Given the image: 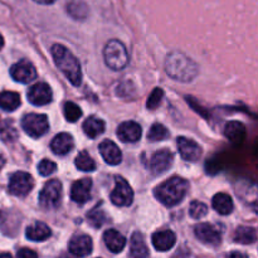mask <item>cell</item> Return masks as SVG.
<instances>
[{
  "instance_id": "6da1fadb",
  "label": "cell",
  "mask_w": 258,
  "mask_h": 258,
  "mask_svg": "<svg viewBox=\"0 0 258 258\" xmlns=\"http://www.w3.org/2000/svg\"><path fill=\"white\" fill-rule=\"evenodd\" d=\"M165 71L173 80L190 82L198 75V66L186 54L179 50H174L166 57Z\"/></svg>"
},
{
  "instance_id": "7a4b0ae2",
  "label": "cell",
  "mask_w": 258,
  "mask_h": 258,
  "mask_svg": "<svg viewBox=\"0 0 258 258\" xmlns=\"http://www.w3.org/2000/svg\"><path fill=\"white\" fill-rule=\"evenodd\" d=\"M52 55L60 72L68 78V81L73 86L78 87L82 83V70H81L80 60L62 44L53 45Z\"/></svg>"
},
{
  "instance_id": "3957f363",
  "label": "cell",
  "mask_w": 258,
  "mask_h": 258,
  "mask_svg": "<svg viewBox=\"0 0 258 258\" xmlns=\"http://www.w3.org/2000/svg\"><path fill=\"white\" fill-rule=\"evenodd\" d=\"M189 183L180 176H173L155 189V197L161 204L174 207L183 201L188 191Z\"/></svg>"
},
{
  "instance_id": "277c9868",
  "label": "cell",
  "mask_w": 258,
  "mask_h": 258,
  "mask_svg": "<svg viewBox=\"0 0 258 258\" xmlns=\"http://www.w3.org/2000/svg\"><path fill=\"white\" fill-rule=\"evenodd\" d=\"M103 58L108 68L121 71L127 66L128 54L123 43L117 39H111L103 49Z\"/></svg>"
},
{
  "instance_id": "5b68a950",
  "label": "cell",
  "mask_w": 258,
  "mask_h": 258,
  "mask_svg": "<svg viewBox=\"0 0 258 258\" xmlns=\"http://www.w3.org/2000/svg\"><path fill=\"white\" fill-rule=\"evenodd\" d=\"M62 201V184L57 179L47 181L39 193V204L45 209H55Z\"/></svg>"
},
{
  "instance_id": "8992f818",
  "label": "cell",
  "mask_w": 258,
  "mask_h": 258,
  "mask_svg": "<svg viewBox=\"0 0 258 258\" xmlns=\"http://www.w3.org/2000/svg\"><path fill=\"white\" fill-rule=\"evenodd\" d=\"M22 127L30 138L38 139L47 134L49 128L48 117L45 115H38V113H28L23 117Z\"/></svg>"
},
{
  "instance_id": "52a82bcc",
  "label": "cell",
  "mask_w": 258,
  "mask_h": 258,
  "mask_svg": "<svg viewBox=\"0 0 258 258\" xmlns=\"http://www.w3.org/2000/svg\"><path fill=\"white\" fill-rule=\"evenodd\" d=\"M34 186V179L25 171H17L10 176L9 191L17 197H25L32 191Z\"/></svg>"
},
{
  "instance_id": "ba28073f",
  "label": "cell",
  "mask_w": 258,
  "mask_h": 258,
  "mask_svg": "<svg viewBox=\"0 0 258 258\" xmlns=\"http://www.w3.org/2000/svg\"><path fill=\"white\" fill-rule=\"evenodd\" d=\"M115 183V189L111 193V202L117 207L131 206L134 201V191L130 184L122 176H117Z\"/></svg>"
},
{
  "instance_id": "9c48e42d",
  "label": "cell",
  "mask_w": 258,
  "mask_h": 258,
  "mask_svg": "<svg viewBox=\"0 0 258 258\" xmlns=\"http://www.w3.org/2000/svg\"><path fill=\"white\" fill-rule=\"evenodd\" d=\"M174 163V155L170 150H159L158 153H155L153 155V158L150 159V163H149V169L151 170V173L154 175H160L164 174L165 171H168L171 168Z\"/></svg>"
},
{
  "instance_id": "30bf717a",
  "label": "cell",
  "mask_w": 258,
  "mask_h": 258,
  "mask_svg": "<svg viewBox=\"0 0 258 258\" xmlns=\"http://www.w3.org/2000/svg\"><path fill=\"white\" fill-rule=\"evenodd\" d=\"M10 76L17 82L29 83L37 78V71H35L34 66L29 60L22 59L12 66V68H10Z\"/></svg>"
},
{
  "instance_id": "8fae6325",
  "label": "cell",
  "mask_w": 258,
  "mask_h": 258,
  "mask_svg": "<svg viewBox=\"0 0 258 258\" xmlns=\"http://www.w3.org/2000/svg\"><path fill=\"white\" fill-rule=\"evenodd\" d=\"M53 92L49 86L44 82H38L28 91V100L35 106H44L52 101Z\"/></svg>"
},
{
  "instance_id": "7c38bea8",
  "label": "cell",
  "mask_w": 258,
  "mask_h": 258,
  "mask_svg": "<svg viewBox=\"0 0 258 258\" xmlns=\"http://www.w3.org/2000/svg\"><path fill=\"white\" fill-rule=\"evenodd\" d=\"M176 144H178L179 153H180L181 158L186 161L196 163V161H198L201 159L202 154H203V150H202L201 146L196 141L191 140V139L180 136V138H178Z\"/></svg>"
},
{
  "instance_id": "4fadbf2b",
  "label": "cell",
  "mask_w": 258,
  "mask_h": 258,
  "mask_svg": "<svg viewBox=\"0 0 258 258\" xmlns=\"http://www.w3.org/2000/svg\"><path fill=\"white\" fill-rule=\"evenodd\" d=\"M196 237L204 244L217 247L221 244V233L209 223H201L194 228Z\"/></svg>"
},
{
  "instance_id": "5bb4252c",
  "label": "cell",
  "mask_w": 258,
  "mask_h": 258,
  "mask_svg": "<svg viewBox=\"0 0 258 258\" xmlns=\"http://www.w3.org/2000/svg\"><path fill=\"white\" fill-rule=\"evenodd\" d=\"M91 190H92V180L90 178L81 179L73 183L71 189V198L76 203L83 204L90 201Z\"/></svg>"
},
{
  "instance_id": "9a60e30c",
  "label": "cell",
  "mask_w": 258,
  "mask_h": 258,
  "mask_svg": "<svg viewBox=\"0 0 258 258\" xmlns=\"http://www.w3.org/2000/svg\"><path fill=\"white\" fill-rule=\"evenodd\" d=\"M141 127L135 121H125L117 127V136L122 143H136L141 138Z\"/></svg>"
},
{
  "instance_id": "2e32d148",
  "label": "cell",
  "mask_w": 258,
  "mask_h": 258,
  "mask_svg": "<svg viewBox=\"0 0 258 258\" xmlns=\"http://www.w3.org/2000/svg\"><path fill=\"white\" fill-rule=\"evenodd\" d=\"M93 248L92 239L86 234L76 236L71 239L70 242V252L73 256L77 257H86L91 254Z\"/></svg>"
},
{
  "instance_id": "e0dca14e",
  "label": "cell",
  "mask_w": 258,
  "mask_h": 258,
  "mask_svg": "<svg viewBox=\"0 0 258 258\" xmlns=\"http://www.w3.org/2000/svg\"><path fill=\"white\" fill-rule=\"evenodd\" d=\"M151 242H153V246L155 247L156 251L166 252L173 248L176 242V237L173 231L164 229V231H159L154 233Z\"/></svg>"
},
{
  "instance_id": "ac0fdd59",
  "label": "cell",
  "mask_w": 258,
  "mask_h": 258,
  "mask_svg": "<svg viewBox=\"0 0 258 258\" xmlns=\"http://www.w3.org/2000/svg\"><path fill=\"white\" fill-rule=\"evenodd\" d=\"M100 154L103 160L110 165H117L122 160V154L118 146L111 140H103L100 144Z\"/></svg>"
},
{
  "instance_id": "d6986e66",
  "label": "cell",
  "mask_w": 258,
  "mask_h": 258,
  "mask_svg": "<svg viewBox=\"0 0 258 258\" xmlns=\"http://www.w3.org/2000/svg\"><path fill=\"white\" fill-rule=\"evenodd\" d=\"M73 146H75V141H73L72 135L67 133L58 134L50 143V149H52L53 153L60 156L67 155L72 150Z\"/></svg>"
},
{
  "instance_id": "ffe728a7",
  "label": "cell",
  "mask_w": 258,
  "mask_h": 258,
  "mask_svg": "<svg viewBox=\"0 0 258 258\" xmlns=\"http://www.w3.org/2000/svg\"><path fill=\"white\" fill-rule=\"evenodd\" d=\"M103 239H105V243L107 246V248L110 249V252L112 253H120L126 246V238L117 232L116 229H108L103 234Z\"/></svg>"
},
{
  "instance_id": "44dd1931",
  "label": "cell",
  "mask_w": 258,
  "mask_h": 258,
  "mask_svg": "<svg viewBox=\"0 0 258 258\" xmlns=\"http://www.w3.org/2000/svg\"><path fill=\"white\" fill-rule=\"evenodd\" d=\"M52 234L50 228L43 222H35L32 226H29L25 231V236L28 239L33 242H43L48 239Z\"/></svg>"
},
{
  "instance_id": "7402d4cb",
  "label": "cell",
  "mask_w": 258,
  "mask_h": 258,
  "mask_svg": "<svg viewBox=\"0 0 258 258\" xmlns=\"http://www.w3.org/2000/svg\"><path fill=\"white\" fill-rule=\"evenodd\" d=\"M224 135L232 144H241L246 138V127L239 121H231L224 127Z\"/></svg>"
},
{
  "instance_id": "603a6c76",
  "label": "cell",
  "mask_w": 258,
  "mask_h": 258,
  "mask_svg": "<svg viewBox=\"0 0 258 258\" xmlns=\"http://www.w3.org/2000/svg\"><path fill=\"white\" fill-rule=\"evenodd\" d=\"M105 121L96 117V116H91L83 122V131L91 139H96L97 136L102 135L105 133Z\"/></svg>"
},
{
  "instance_id": "cb8c5ba5",
  "label": "cell",
  "mask_w": 258,
  "mask_h": 258,
  "mask_svg": "<svg viewBox=\"0 0 258 258\" xmlns=\"http://www.w3.org/2000/svg\"><path fill=\"white\" fill-rule=\"evenodd\" d=\"M212 204H213L214 211L218 212L222 216H228L233 212V201L226 193L216 194L213 201H212Z\"/></svg>"
},
{
  "instance_id": "d4e9b609",
  "label": "cell",
  "mask_w": 258,
  "mask_h": 258,
  "mask_svg": "<svg viewBox=\"0 0 258 258\" xmlns=\"http://www.w3.org/2000/svg\"><path fill=\"white\" fill-rule=\"evenodd\" d=\"M130 256L131 257H148L149 249L145 243L143 234L140 232H135L131 237L130 242Z\"/></svg>"
},
{
  "instance_id": "484cf974",
  "label": "cell",
  "mask_w": 258,
  "mask_h": 258,
  "mask_svg": "<svg viewBox=\"0 0 258 258\" xmlns=\"http://www.w3.org/2000/svg\"><path fill=\"white\" fill-rule=\"evenodd\" d=\"M20 106V96L17 92L5 91L0 93V108L8 112L15 111Z\"/></svg>"
},
{
  "instance_id": "4316f807",
  "label": "cell",
  "mask_w": 258,
  "mask_h": 258,
  "mask_svg": "<svg viewBox=\"0 0 258 258\" xmlns=\"http://www.w3.org/2000/svg\"><path fill=\"white\" fill-rule=\"evenodd\" d=\"M256 229L252 227H238L234 232V242L241 244H252L256 242Z\"/></svg>"
},
{
  "instance_id": "83f0119b",
  "label": "cell",
  "mask_w": 258,
  "mask_h": 258,
  "mask_svg": "<svg viewBox=\"0 0 258 258\" xmlns=\"http://www.w3.org/2000/svg\"><path fill=\"white\" fill-rule=\"evenodd\" d=\"M76 166H77L78 170L81 171H93L96 169V163L92 158H91L90 154L87 151H81L80 154L77 155L75 161Z\"/></svg>"
},
{
  "instance_id": "f1b7e54d",
  "label": "cell",
  "mask_w": 258,
  "mask_h": 258,
  "mask_svg": "<svg viewBox=\"0 0 258 258\" xmlns=\"http://www.w3.org/2000/svg\"><path fill=\"white\" fill-rule=\"evenodd\" d=\"M0 138L7 143H13L17 140L18 131L10 120H3L0 122Z\"/></svg>"
},
{
  "instance_id": "f546056e",
  "label": "cell",
  "mask_w": 258,
  "mask_h": 258,
  "mask_svg": "<svg viewBox=\"0 0 258 258\" xmlns=\"http://www.w3.org/2000/svg\"><path fill=\"white\" fill-rule=\"evenodd\" d=\"M168 136H169V131L165 126L161 125V123H154V125L151 126L150 131H149L148 138L151 143H156V141L165 140Z\"/></svg>"
},
{
  "instance_id": "4dcf8cb0",
  "label": "cell",
  "mask_w": 258,
  "mask_h": 258,
  "mask_svg": "<svg viewBox=\"0 0 258 258\" xmlns=\"http://www.w3.org/2000/svg\"><path fill=\"white\" fill-rule=\"evenodd\" d=\"M63 113H64V117L68 122H76L82 116L80 106L76 105L75 102H66L64 107H63Z\"/></svg>"
},
{
  "instance_id": "1f68e13d",
  "label": "cell",
  "mask_w": 258,
  "mask_h": 258,
  "mask_svg": "<svg viewBox=\"0 0 258 258\" xmlns=\"http://www.w3.org/2000/svg\"><path fill=\"white\" fill-rule=\"evenodd\" d=\"M87 219L88 222H90L91 226L96 227V228H100V227L103 226V223L106 222V214L102 209L96 207L95 209H92V211L87 214Z\"/></svg>"
},
{
  "instance_id": "d6a6232c",
  "label": "cell",
  "mask_w": 258,
  "mask_h": 258,
  "mask_svg": "<svg viewBox=\"0 0 258 258\" xmlns=\"http://www.w3.org/2000/svg\"><path fill=\"white\" fill-rule=\"evenodd\" d=\"M208 213V207L204 203L198 201H194L190 203V209H189V214L193 219H202L203 217L207 216Z\"/></svg>"
},
{
  "instance_id": "836d02e7",
  "label": "cell",
  "mask_w": 258,
  "mask_h": 258,
  "mask_svg": "<svg viewBox=\"0 0 258 258\" xmlns=\"http://www.w3.org/2000/svg\"><path fill=\"white\" fill-rule=\"evenodd\" d=\"M163 97H164V91L159 87L155 88V90L151 92L148 102H146V107H148L149 110H155V108H158L159 106H160L161 101H163Z\"/></svg>"
},
{
  "instance_id": "e575fe53",
  "label": "cell",
  "mask_w": 258,
  "mask_h": 258,
  "mask_svg": "<svg viewBox=\"0 0 258 258\" xmlns=\"http://www.w3.org/2000/svg\"><path fill=\"white\" fill-rule=\"evenodd\" d=\"M55 170H57V165H55V163H53L52 160H48V159L42 160L39 163V165H38V171H39L40 175L43 176L52 175Z\"/></svg>"
},
{
  "instance_id": "d590c367",
  "label": "cell",
  "mask_w": 258,
  "mask_h": 258,
  "mask_svg": "<svg viewBox=\"0 0 258 258\" xmlns=\"http://www.w3.org/2000/svg\"><path fill=\"white\" fill-rule=\"evenodd\" d=\"M17 256L20 258H35L37 257V252L32 251V249L29 248H22L18 251Z\"/></svg>"
},
{
  "instance_id": "8d00e7d4",
  "label": "cell",
  "mask_w": 258,
  "mask_h": 258,
  "mask_svg": "<svg viewBox=\"0 0 258 258\" xmlns=\"http://www.w3.org/2000/svg\"><path fill=\"white\" fill-rule=\"evenodd\" d=\"M34 2L38 3V4L47 5V4H52V3H54L55 0H34Z\"/></svg>"
},
{
  "instance_id": "74e56055",
  "label": "cell",
  "mask_w": 258,
  "mask_h": 258,
  "mask_svg": "<svg viewBox=\"0 0 258 258\" xmlns=\"http://www.w3.org/2000/svg\"><path fill=\"white\" fill-rule=\"evenodd\" d=\"M4 164H5V159L3 158V156H0V170H2V168L4 166Z\"/></svg>"
},
{
  "instance_id": "f35d334b",
  "label": "cell",
  "mask_w": 258,
  "mask_h": 258,
  "mask_svg": "<svg viewBox=\"0 0 258 258\" xmlns=\"http://www.w3.org/2000/svg\"><path fill=\"white\" fill-rule=\"evenodd\" d=\"M3 47H4V38H3V35L0 34V49H2Z\"/></svg>"
}]
</instances>
